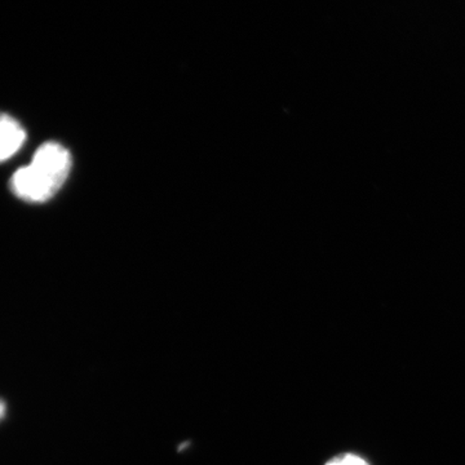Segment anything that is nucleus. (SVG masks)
Returning a JSON list of instances; mask_svg holds the SVG:
<instances>
[{
  "mask_svg": "<svg viewBox=\"0 0 465 465\" xmlns=\"http://www.w3.org/2000/svg\"><path fill=\"white\" fill-rule=\"evenodd\" d=\"M72 168V157L63 145L47 143L36 150L32 163L20 168L11 179V191L20 200H51L64 185Z\"/></svg>",
  "mask_w": 465,
  "mask_h": 465,
  "instance_id": "nucleus-1",
  "label": "nucleus"
},
{
  "mask_svg": "<svg viewBox=\"0 0 465 465\" xmlns=\"http://www.w3.org/2000/svg\"><path fill=\"white\" fill-rule=\"evenodd\" d=\"M23 125L11 115L0 113V162L14 157L25 143Z\"/></svg>",
  "mask_w": 465,
  "mask_h": 465,
  "instance_id": "nucleus-2",
  "label": "nucleus"
},
{
  "mask_svg": "<svg viewBox=\"0 0 465 465\" xmlns=\"http://www.w3.org/2000/svg\"><path fill=\"white\" fill-rule=\"evenodd\" d=\"M326 465H369L366 460L362 458L357 457V455H341V457L333 458Z\"/></svg>",
  "mask_w": 465,
  "mask_h": 465,
  "instance_id": "nucleus-3",
  "label": "nucleus"
},
{
  "mask_svg": "<svg viewBox=\"0 0 465 465\" xmlns=\"http://www.w3.org/2000/svg\"><path fill=\"white\" fill-rule=\"evenodd\" d=\"M5 403L2 402V401H0V419H2L3 416H5Z\"/></svg>",
  "mask_w": 465,
  "mask_h": 465,
  "instance_id": "nucleus-4",
  "label": "nucleus"
}]
</instances>
